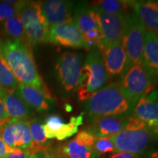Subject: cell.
I'll return each mask as SVG.
<instances>
[{"instance_id":"4fadbf2b","label":"cell","mask_w":158,"mask_h":158,"mask_svg":"<svg viewBox=\"0 0 158 158\" xmlns=\"http://www.w3.org/2000/svg\"><path fill=\"white\" fill-rule=\"evenodd\" d=\"M109 78H121L130 68L129 61L122 41L100 51Z\"/></svg>"},{"instance_id":"277c9868","label":"cell","mask_w":158,"mask_h":158,"mask_svg":"<svg viewBox=\"0 0 158 158\" xmlns=\"http://www.w3.org/2000/svg\"><path fill=\"white\" fill-rule=\"evenodd\" d=\"M118 82L122 93L133 109L140 99L155 89V81L143 64L130 66Z\"/></svg>"},{"instance_id":"52a82bcc","label":"cell","mask_w":158,"mask_h":158,"mask_svg":"<svg viewBox=\"0 0 158 158\" xmlns=\"http://www.w3.org/2000/svg\"><path fill=\"white\" fill-rule=\"evenodd\" d=\"M83 65L81 54L65 51L56 63V75L61 89L65 96H70L77 90Z\"/></svg>"},{"instance_id":"ffe728a7","label":"cell","mask_w":158,"mask_h":158,"mask_svg":"<svg viewBox=\"0 0 158 158\" xmlns=\"http://www.w3.org/2000/svg\"><path fill=\"white\" fill-rule=\"evenodd\" d=\"M5 109L10 118L29 120L34 116V111L23 101L16 92H6L2 91Z\"/></svg>"},{"instance_id":"f546056e","label":"cell","mask_w":158,"mask_h":158,"mask_svg":"<svg viewBox=\"0 0 158 158\" xmlns=\"http://www.w3.org/2000/svg\"><path fill=\"white\" fill-rule=\"evenodd\" d=\"M94 138L95 137H94L93 135H91V134L89 133V132L86 131V130H81L80 132L76 133V137H75V138H76L77 141L85 144V145L89 146V147H92V146Z\"/></svg>"},{"instance_id":"ba28073f","label":"cell","mask_w":158,"mask_h":158,"mask_svg":"<svg viewBox=\"0 0 158 158\" xmlns=\"http://www.w3.org/2000/svg\"><path fill=\"white\" fill-rule=\"evenodd\" d=\"M158 131L149 127L138 130H124L108 138L113 142L116 151L125 152L141 156L146 152Z\"/></svg>"},{"instance_id":"d4e9b609","label":"cell","mask_w":158,"mask_h":158,"mask_svg":"<svg viewBox=\"0 0 158 158\" xmlns=\"http://www.w3.org/2000/svg\"><path fill=\"white\" fill-rule=\"evenodd\" d=\"M91 5L104 13L114 15H123L127 13L129 8L128 1H118V0H101L93 2Z\"/></svg>"},{"instance_id":"7402d4cb","label":"cell","mask_w":158,"mask_h":158,"mask_svg":"<svg viewBox=\"0 0 158 158\" xmlns=\"http://www.w3.org/2000/svg\"><path fill=\"white\" fill-rule=\"evenodd\" d=\"M29 129L31 139H32V149L31 153L36 152L44 151L50 147L51 140H49L45 135L43 124L38 118H34L29 120Z\"/></svg>"},{"instance_id":"9c48e42d","label":"cell","mask_w":158,"mask_h":158,"mask_svg":"<svg viewBox=\"0 0 158 158\" xmlns=\"http://www.w3.org/2000/svg\"><path fill=\"white\" fill-rule=\"evenodd\" d=\"M0 138L13 149L27 150L32 149L29 120L8 118L0 122Z\"/></svg>"},{"instance_id":"4316f807","label":"cell","mask_w":158,"mask_h":158,"mask_svg":"<svg viewBox=\"0 0 158 158\" xmlns=\"http://www.w3.org/2000/svg\"><path fill=\"white\" fill-rule=\"evenodd\" d=\"M23 1L0 2V22L13 17L19 13Z\"/></svg>"},{"instance_id":"4dcf8cb0","label":"cell","mask_w":158,"mask_h":158,"mask_svg":"<svg viewBox=\"0 0 158 158\" xmlns=\"http://www.w3.org/2000/svg\"><path fill=\"white\" fill-rule=\"evenodd\" d=\"M29 155L30 153L27 150L13 149L5 156V158H27Z\"/></svg>"},{"instance_id":"cb8c5ba5","label":"cell","mask_w":158,"mask_h":158,"mask_svg":"<svg viewBox=\"0 0 158 158\" xmlns=\"http://www.w3.org/2000/svg\"><path fill=\"white\" fill-rule=\"evenodd\" d=\"M4 33L13 40H21L27 43L23 25L19 13L3 22Z\"/></svg>"},{"instance_id":"44dd1931","label":"cell","mask_w":158,"mask_h":158,"mask_svg":"<svg viewBox=\"0 0 158 158\" xmlns=\"http://www.w3.org/2000/svg\"><path fill=\"white\" fill-rule=\"evenodd\" d=\"M59 158H99L92 147L85 145L73 138L54 149Z\"/></svg>"},{"instance_id":"2e32d148","label":"cell","mask_w":158,"mask_h":158,"mask_svg":"<svg viewBox=\"0 0 158 158\" xmlns=\"http://www.w3.org/2000/svg\"><path fill=\"white\" fill-rule=\"evenodd\" d=\"M132 114L143 120L149 127L158 130V90H153L140 99Z\"/></svg>"},{"instance_id":"1f68e13d","label":"cell","mask_w":158,"mask_h":158,"mask_svg":"<svg viewBox=\"0 0 158 158\" xmlns=\"http://www.w3.org/2000/svg\"><path fill=\"white\" fill-rule=\"evenodd\" d=\"M8 118L10 117L7 115V111H6L5 102H4L2 90L0 89V122H2L3 120L7 119Z\"/></svg>"},{"instance_id":"484cf974","label":"cell","mask_w":158,"mask_h":158,"mask_svg":"<svg viewBox=\"0 0 158 158\" xmlns=\"http://www.w3.org/2000/svg\"><path fill=\"white\" fill-rule=\"evenodd\" d=\"M83 124V114L78 116L71 117L68 123H64L56 133L54 138L58 141H63L72 137L78 131V127Z\"/></svg>"},{"instance_id":"5bb4252c","label":"cell","mask_w":158,"mask_h":158,"mask_svg":"<svg viewBox=\"0 0 158 158\" xmlns=\"http://www.w3.org/2000/svg\"><path fill=\"white\" fill-rule=\"evenodd\" d=\"M131 114L92 118L86 130L95 138L109 137L125 129Z\"/></svg>"},{"instance_id":"836d02e7","label":"cell","mask_w":158,"mask_h":158,"mask_svg":"<svg viewBox=\"0 0 158 158\" xmlns=\"http://www.w3.org/2000/svg\"><path fill=\"white\" fill-rule=\"evenodd\" d=\"M13 149V148L8 147L0 138V158H5V156Z\"/></svg>"},{"instance_id":"30bf717a","label":"cell","mask_w":158,"mask_h":158,"mask_svg":"<svg viewBox=\"0 0 158 158\" xmlns=\"http://www.w3.org/2000/svg\"><path fill=\"white\" fill-rule=\"evenodd\" d=\"M92 7L102 37L101 44L98 48L99 50L122 41L124 15L109 14Z\"/></svg>"},{"instance_id":"d590c367","label":"cell","mask_w":158,"mask_h":158,"mask_svg":"<svg viewBox=\"0 0 158 158\" xmlns=\"http://www.w3.org/2000/svg\"><path fill=\"white\" fill-rule=\"evenodd\" d=\"M27 158H43V151H40L36 152L31 153Z\"/></svg>"},{"instance_id":"8fae6325","label":"cell","mask_w":158,"mask_h":158,"mask_svg":"<svg viewBox=\"0 0 158 158\" xmlns=\"http://www.w3.org/2000/svg\"><path fill=\"white\" fill-rule=\"evenodd\" d=\"M48 43L67 48L89 49L82 33L73 21L49 29Z\"/></svg>"},{"instance_id":"74e56055","label":"cell","mask_w":158,"mask_h":158,"mask_svg":"<svg viewBox=\"0 0 158 158\" xmlns=\"http://www.w3.org/2000/svg\"><path fill=\"white\" fill-rule=\"evenodd\" d=\"M155 36L156 39H157V42H158V32L157 33V34H156V35H155Z\"/></svg>"},{"instance_id":"e575fe53","label":"cell","mask_w":158,"mask_h":158,"mask_svg":"<svg viewBox=\"0 0 158 158\" xmlns=\"http://www.w3.org/2000/svg\"><path fill=\"white\" fill-rule=\"evenodd\" d=\"M43 156L44 158H59L55 152L54 149H51L50 147L43 151Z\"/></svg>"},{"instance_id":"603a6c76","label":"cell","mask_w":158,"mask_h":158,"mask_svg":"<svg viewBox=\"0 0 158 158\" xmlns=\"http://www.w3.org/2000/svg\"><path fill=\"white\" fill-rule=\"evenodd\" d=\"M19 82L12 72L2 54H0V89L13 92L17 89Z\"/></svg>"},{"instance_id":"83f0119b","label":"cell","mask_w":158,"mask_h":158,"mask_svg":"<svg viewBox=\"0 0 158 158\" xmlns=\"http://www.w3.org/2000/svg\"><path fill=\"white\" fill-rule=\"evenodd\" d=\"M92 149L98 156L106 155L108 153H116L115 146L108 137L94 138L92 146Z\"/></svg>"},{"instance_id":"8d00e7d4","label":"cell","mask_w":158,"mask_h":158,"mask_svg":"<svg viewBox=\"0 0 158 158\" xmlns=\"http://www.w3.org/2000/svg\"><path fill=\"white\" fill-rule=\"evenodd\" d=\"M148 158H158V150L152 152L149 155Z\"/></svg>"},{"instance_id":"f35d334b","label":"cell","mask_w":158,"mask_h":158,"mask_svg":"<svg viewBox=\"0 0 158 158\" xmlns=\"http://www.w3.org/2000/svg\"><path fill=\"white\" fill-rule=\"evenodd\" d=\"M0 54H1V44H0Z\"/></svg>"},{"instance_id":"e0dca14e","label":"cell","mask_w":158,"mask_h":158,"mask_svg":"<svg viewBox=\"0 0 158 158\" xmlns=\"http://www.w3.org/2000/svg\"><path fill=\"white\" fill-rule=\"evenodd\" d=\"M15 92L31 109L37 112L47 111L54 102L51 94L29 85L19 84Z\"/></svg>"},{"instance_id":"ab89813d","label":"cell","mask_w":158,"mask_h":158,"mask_svg":"<svg viewBox=\"0 0 158 158\" xmlns=\"http://www.w3.org/2000/svg\"><path fill=\"white\" fill-rule=\"evenodd\" d=\"M43 158H44V156H43Z\"/></svg>"},{"instance_id":"d6a6232c","label":"cell","mask_w":158,"mask_h":158,"mask_svg":"<svg viewBox=\"0 0 158 158\" xmlns=\"http://www.w3.org/2000/svg\"><path fill=\"white\" fill-rule=\"evenodd\" d=\"M109 158H141V156L125 152H118L110 155Z\"/></svg>"},{"instance_id":"d6986e66","label":"cell","mask_w":158,"mask_h":158,"mask_svg":"<svg viewBox=\"0 0 158 158\" xmlns=\"http://www.w3.org/2000/svg\"><path fill=\"white\" fill-rule=\"evenodd\" d=\"M73 22L83 35L99 29L92 5L85 2L76 4Z\"/></svg>"},{"instance_id":"7a4b0ae2","label":"cell","mask_w":158,"mask_h":158,"mask_svg":"<svg viewBox=\"0 0 158 158\" xmlns=\"http://www.w3.org/2000/svg\"><path fill=\"white\" fill-rule=\"evenodd\" d=\"M133 110L118 81L106 84L84 102V114L89 119L108 116L128 115L133 113Z\"/></svg>"},{"instance_id":"9a60e30c","label":"cell","mask_w":158,"mask_h":158,"mask_svg":"<svg viewBox=\"0 0 158 158\" xmlns=\"http://www.w3.org/2000/svg\"><path fill=\"white\" fill-rule=\"evenodd\" d=\"M128 5L138 15L146 31L155 35L158 32V1H128Z\"/></svg>"},{"instance_id":"8992f818","label":"cell","mask_w":158,"mask_h":158,"mask_svg":"<svg viewBox=\"0 0 158 158\" xmlns=\"http://www.w3.org/2000/svg\"><path fill=\"white\" fill-rule=\"evenodd\" d=\"M146 29L138 15L127 12L124 15L122 43L127 54L130 67L142 64Z\"/></svg>"},{"instance_id":"3957f363","label":"cell","mask_w":158,"mask_h":158,"mask_svg":"<svg viewBox=\"0 0 158 158\" xmlns=\"http://www.w3.org/2000/svg\"><path fill=\"white\" fill-rule=\"evenodd\" d=\"M109 80L100 51L92 48L86 54L81 70L77 87L78 98L86 101L92 94L104 87Z\"/></svg>"},{"instance_id":"7c38bea8","label":"cell","mask_w":158,"mask_h":158,"mask_svg":"<svg viewBox=\"0 0 158 158\" xmlns=\"http://www.w3.org/2000/svg\"><path fill=\"white\" fill-rule=\"evenodd\" d=\"M76 3L66 0H48L41 2L43 16L48 29L62 23L73 21Z\"/></svg>"},{"instance_id":"f1b7e54d","label":"cell","mask_w":158,"mask_h":158,"mask_svg":"<svg viewBox=\"0 0 158 158\" xmlns=\"http://www.w3.org/2000/svg\"><path fill=\"white\" fill-rule=\"evenodd\" d=\"M147 124L144 122L143 120L139 118L137 116L133 115V114L130 116L128 119L127 124L126 125L125 129L126 130H138L143 129V128L147 127Z\"/></svg>"},{"instance_id":"ac0fdd59","label":"cell","mask_w":158,"mask_h":158,"mask_svg":"<svg viewBox=\"0 0 158 158\" xmlns=\"http://www.w3.org/2000/svg\"><path fill=\"white\" fill-rule=\"evenodd\" d=\"M142 64L152 78L158 80V42L155 36L146 31Z\"/></svg>"},{"instance_id":"6da1fadb","label":"cell","mask_w":158,"mask_h":158,"mask_svg":"<svg viewBox=\"0 0 158 158\" xmlns=\"http://www.w3.org/2000/svg\"><path fill=\"white\" fill-rule=\"evenodd\" d=\"M1 54L19 84L29 85L51 94L39 74L28 43L9 39L1 44Z\"/></svg>"},{"instance_id":"5b68a950","label":"cell","mask_w":158,"mask_h":158,"mask_svg":"<svg viewBox=\"0 0 158 158\" xmlns=\"http://www.w3.org/2000/svg\"><path fill=\"white\" fill-rule=\"evenodd\" d=\"M19 15L24 28L26 40L29 45L48 43L49 29L43 16L41 2L23 1Z\"/></svg>"}]
</instances>
